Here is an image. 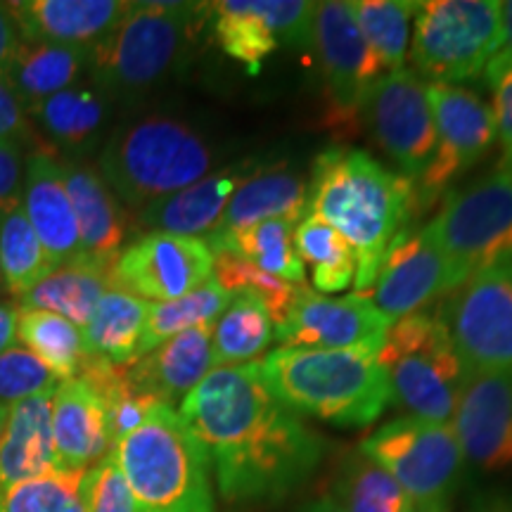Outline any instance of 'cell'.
I'll use <instances>...</instances> for the list:
<instances>
[{"instance_id":"obj_1","label":"cell","mask_w":512,"mask_h":512,"mask_svg":"<svg viewBox=\"0 0 512 512\" xmlns=\"http://www.w3.org/2000/svg\"><path fill=\"white\" fill-rule=\"evenodd\" d=\"M230 503L278 501L313 475L323 441L266 387L259 363L214 368L181 401Z\"/></svg>"},{"instance_id":"obj_2","label":"cell","mask_w":512,"mask_h":512,"mask_svg":"<svg viewBox=\"0 0 512 512\" xmlns=\"http://www.w3.org/2000/svg\"><path fill=\"white\" fill-rule=\"evenodd\" d=\"M311 214L330 223L356 256V294H370L384 252L418 211L415 183L384 169L363 150L330 147L309 183Z\"/></svg>"},{"instance_id":"obj_3","label":"cell","mask_w":512,"mask_h":512,"mask_svg":"<svg viewBox=\"0 0 512 512\" xmlns=\"http://www.w3.org/2000/svg\"><path fill=\"white\" fill-rule=\"evenodd\" d=\"M384 337L347 349L280 347L259 361L266 387L292 413L366 427L392 401L387 373L380 366Z\"/></svg>"},{"instance_id":"obj_4","label":"cell","mask_w":512,"mask_h":512,"mask_svg":"<svg viewBox=\"0 0 512 512\" xmlns=\"http://www.w3.org/2000/svg\"><path fill=\"white\" fill-rule=\"evenodd\" d=\"M209 3H131L110 34L91 48V79L114 102H138L188 64Z\"/></svg>"},{"instance_id":"obj_5","label":"cell","mask_w":512,"mask_h":512,"mask_svg":"<svg viewBox=\"0 0 512 512\" xmlns=\"http://www.w3.org/2000/svg\"><path fill=\"white\" fill-rule=\"evenodd\" d=\"M214 164L216 152L200 128L164 112L114 126L98 157L100 176L136 211L209 176Z\"/></svg>"},{"instance_id":"obj_6","label":"cell","mask_w":512,"mask_h":512,"mask_svg":"<svg viewBox=\"0 0 512 512\" xmlns=\"http://www.w3.org/2000/svg\"><path fill=\"white\" fill-rule=\"evenodd\" d=\"M110 453L147 512H216L207 451L169 403H159Z\"/></svg>"},{"instance_id":"obj_7","label":"cell","mask_w":512,"mask_h":512,"mask_svg":"<svg viewBox=\"0 0 512 512\" xmlns=\"http://www.w3.org/2000/svg\"><path fill=\"white\" fill-rule=\"evenodd\" d=\"M377 358L392 387V401L413 418L451 422L470 375L444 316L415 311L394 320Z\"/></svg>"},{"instance_id":"obj_8","label":"cell","mask_w":512,"mask_h":512,"mask_svg":"<svg viewBox=\"0 0 512 512\" xmlns=\"http://www.w3.org/2000/svg\"><path fill=\"white\" fill-rule=\"evenodd\" d=\"M446 261V287L512 261V174L498 169L484 181L453 192L437 219L427 223Z\"/></svg>"},{"instance_id":"obj_9","label":"cell","mask_w":512,"mask_h":512,"mask_svg":"<svg viewBox=\"0 0 512 512\" xmlns=\"http://www.w3.org/2000/svg\"><path fill=\"white\" fill-rule=\"evenodd\" d=\"M503 48V3L425 0L413 17L411 60L432 83L456 86L482 76Z\"/></svg>"},{"instance_id":"obj_10","label":"cell","mask_w":512,"mask_h":512,"mask_svg":"<svg viewBox=\"0 0 512 512\" xmlns=\"http://www.w3.org/2000/svg\"><path fill=\"white\" fill-rule=\"evenodd\" d=\"M361 453L392 475L415 508L448 505L458 486L465 456L448 422L413 415L396 418L370 434Z\"/></svg>"},{"instance_id":"obj_11","label":"cell","mask_w":512,"mask_h":512,"mask_svg":"<svg viewBox=\"0 0 512 512\" xmlns=\"http://www.w3.org/2000/svg\"><path fill=\"white\" fill-rule=\"evenodd\" d=\"M444 320L467 375H512V261L456 290Z\"/></svg>"},{"instance_id":"obj_12","label":"cell","mask_w":512,"mask_h":512,"mask_svg":"<svg viewBox=\"0 0 512 512\" xmlns=\"http://www.w3.org/2000/svg\"><path fill=\"white\" fill-rule=\"evenodd\" d=\"M384 152L399 164L403 176L415 183L425 174L437 147V128L427 86L411 69L382 74L368 88L358 110Z\"/></svg>"},{"instance_id":"obj_13","label":"cell","mask_w":512,"mask_h":512,"mask_svg":"<svg viewBox=\"0 0 512 512\" xmlns=\"http://www.w3.org/2000/svg\"><path fill=\"white\" fill-rule=\"evenodd\" d=\"M311 50L323 69L328 88V124L347 136L358 126V110L368 88L384 74V67L358 29L349 3H316Z\"/></svg>"},{"instance_id":"obj_14","label":"cell","mask_w":512,"mask_h":512,"mask_svg":"<svg viewBox=\"0 0 512 512\" xmlns=\"http://www.w3.org/2000/svg\"><path fill=\"white\" fill-rule=\"evenodd\" d=\"M437 147L418 178V211L437 200L448 185L475 166L496 140L494 112L475 91L463 86L430 83L427 86Z\"/></svg>"},{"instance_id":"obj_15","label":"cell","mask_w":512,"mask_h":512,"mask_svg":"<svg viewBox=\"0 0 512 512\" xmlns=\"http://www.w3.org/2000/svg\"><path fill=\"white\" fill-rule=\"evenodd\" d=\"M211 266L214 254L207 240L150 230L121 249L112 283L150 304L174 302L207 283Z\"/></svg>"},{"instance_id":"obj_16","label":"cell","mask_w":512,"mask_h":512,"mask_svg":"<svg viewBox=\"0 0 512 512\" xmlns=\"http://www.w3.org/2000/svg\"><path fill=\"white\" fill-rule=\"evenodd\" d=\"M392 325L366 294L330 297L304 285L292 309L275 323L273 339L290 349H347L384 337Z\"/></svg>"},{"instance_id":"obj_17","label":"cell","mask_w":512,"mask_h":512,"mask_svg":"<svg viewBox=\"0 0 512 512\" xmlns=\"http://www.w3.org/2000/svg\"><path fill=\"white\" fill-rule=\"evenodd\" d=\"M451 430L467 463L486 472L512 465V375H470L458 406L453 411Z\"/></svg>"},{"instance_id":"obj_18","label":"cell","mask_w":512,"mask_h":512,"mask_svg":"<svg viewBox=\"0 0 512 512\" xmlns=\"http://www.w3.org/2000/svg\"><path fill=\"white\" fill-rule=\"evenodd\" d=\"M448 292L446 261L427 226L403 228L384 252L373 285V304L384 316L399 320L420 311L437 294Z\"/></svg>"},{"instance_id":"obj_19","label":"cell","mask_w":512,"mask_h":512,"mask_svg":"<svg viewBox=\"0 0 512 512\" xmlns=\"http://www.w3.org/2000/svg\"><path fill=\"white\" fill-rule=\"evenodd\" d=\"M114 100L91 79L55 93L29 112L38 143L60 159H86L112 133Z\"/></svg>"},{"instance_id":"obj_20","label":"cell","mask_w":512,"mask_h":512,"mask_svg":"<svg viewBox=\"0 0 512 512\" xmlns=\"http://www.w3.org/2000/svg\"><path fill=\"white\" fill-rule=\"evenodd\" d=\"M22 209L41 240L50 266L72 264L79 259V226L64 188L60 157L46 145L34 147L24 162Z\"/></svg>"},{"instance_id":"obj_21","label":"cell","mask_w":512,"mask_h":512,"mask_svg":"<svg viewBox=\"0 0 512 512\" xmlns=\"http://www.w3.org/2000/svg\"><path fill=\"white\" fill-rule=\"evenodd\" d=\"M60 164L64 188L79 226V259L112 268L124 249L131 219L100 171L86 159H60Z\"/></svg>"},{"instance_id":"obj_22","label":"cell","mask_w":512,"mask_h":512,"mask_svg":"<svg viewBox=\"0 0 512 512\" xmlns=\"http://www.w3.org/2000/svg\"><path fill=\"white\" fill-rule=\"evenodd\" d=\"M24 41L93 48L126 15L121 0H22L5 3Z\"/></svg>"},{"instance_id":"obj_23","label":"cell","mask_w":512,"mask_h":512,"mask_svg":"<svg viewBox=\"0 0 512 512\" xmlns=\"http://www.w3.org/2000/svg\"><path fill=\"white\" fill-rule=\"evenodd\" d=\"M57 467L91 470L112 451L107 415L100 396L81 377L57 384L50 403Z\"/></svg>"},{"instance_id":"obj_24","label":"cell","mask_w":512,"mask_h":512,"mask_svg":"<svg viewBox=\"0 0 512 512\" xmlns=\"http://www.w3.org/2000/svg\"><path fill=\"white\" fill-rule=\"evenodd\" d=\"M214 325H200L166 339L150 354L128 363V373L145 394L174 406L216 368L211 347Z\"/></svg>"},{"instance_id":"obj_25","label":"cell","mask_w":512,"mask_h":512,"mask_svg":"<svg viewBox=\"0 0 512 512\" xmlns=\"http://www.w3.org/2000/svg\"><path fill=\"white\" fill-rule=\"evenodd\" d=\"M245 181L240 166H228L223 171L200 178L188 188L152 202L138 211L140 226L157 233L185 235V238H209L223 219L233 192Z\"/></svg>"},{"instance_id":"obj_26","label":"cell","mask_w":512,"mask_h":512,"mask_svg":"<svg viewBox=\"0 0 512 512\" xmlns=\"http://www.w3.org/2000/svg\"><path fill=\"white\" fill-rule=\"evenodd\" d=\"M53 392L17 401L8 408L3 439H0V496L19 482L55 470L50 403Z\"/></svg>"},{"instance_id":"obj_27","label":"cell","mask_w":512,"mask_h":512,"mask_svg":"<svg viewBox=\"0 0 512 512\" xmlns=\"http://www.w3.org/2000/svg\"><path fill=\"white\" fill-rule=\"evenodd\" d=\"M309 214V185L304 178L294 171L273 169L266 174L249 176L240 183L214 233H230V230L254 226L268 219L302 223Z\"/></svg>"},{"instance_id":"obj_28","label":"cell","mask_w":512,"mask_h":512,"mask_svg":"<svg viewBox=\"0 0 512 512\" xmlns=\"http://www.w3.org/2000/svg\"><path fill=\"white\" fill-rule=\"evenodd\" d=\"M88 69H91V48L22 41L5 79L10 81L12 91L17 93L27 112H31L43 100L86 79Z\"/></svg>"},{"instance_id":"obj_29","label":"cell","mask_w":512,"mask_h":512,"mask_svg":"<svg viewBox=\"0 0 512 512\" xmlns=\"http://www.w3.org/2000/svg\"><path fill=\"white\" fill-rule=\"evenodd\" d=\"M112 268L76 259L72 264L55 266L46 278L19 297V309L50 311L83 328L102 294L112 290Z\"/></svg>"},{"instance_id":"obj_30","label":"cell","mask_w":512,"mask_h":512,"mask_svg":"<svg viewBox=\"0 0 512 512\" xmlns=\"http://www.w3.org/2000/svg\"><path fill=\"white\" fill-rule=\"evenodd\" d=\"M150 313V302L112 287L102 294L88 323L81 328L86 356L128 366L138 361V347Z\"/></svg>"},{"instance_id":"obj_31","label":"cell","mask_w":512,"mask_h":512,"mask_svg":"<svg viewBox=\"0 0 512 512\" xmlns=\"http://www.w3.org/2000/svg\"><path fill=\"white\" fill-rule=\"evenodd\" d=\"M211 252H233L261 271L292 285H304V264L294 247V223L268 219L254 226L214 233L207 238Z\"/></svg>"},{"instance_id":"obj_32","label":"cell","mask_w":512,"mask_h":512,"mask_svg":"<svg viewBox=\"0 0 512 512\" xmlns=\"http://www.w3.org/2000/svg\"><path fill=\"white\" fill-rule=\"evenodd\" d=\"M76 377L91 384L93 392L100 396L112 446L140 427V422L162 403L155 396L138 389V384L128 373V366H117V363L105 361V358L86 356Z\"/></svg>"},{"instance_id":"obj_33","label":"cell","mask_w":512,"mask_h":512,"mask_svg":"<svg viewBox=\"0 0 512 512\" xmlns=\"http://www.w3.org/2000/svg\"><path fill=\"white\" fill-rule=\"evenodd\" d=\"M273 335L275 323L266 306L259 299L240 294L221 313L211 332L216 368L254 363L256 356L271 347Z\"/></svg>"},{"instance_id":"obj_34","label":"cell","mask_w":512,"mask_h":512,"mask_svg":"<svg viewBox=\"0 0 512 512\" xmlns=\"http://www.w3.org/2000/svg\"><path fill=\"white\" fill-rule=\"evenodd\" d=\"M233 299V294H228L214 278H209L207 283L181 299L150 304L143 339H140L138 347V358L150 354L166 339L181 335V332L200 328V325H214Z\"/></svg>"},{"instance_id":"obj_35","label":"cell","mask_w":512,"mask_h":512,"mask_svg":"<svg viewBox=\"0 0 512 512\" xmlns=\"http://www.w3.org/2000/svg\"><path fill=\"white\" fill-rule=\"evenodd\" d=\"M209 5L211 27L223 53L245 64L252 74L259 72L266 57L278 50L280 41L256 10V0H223Z\"/></svg>"},{"instance_id":"obj_36","label":"cell","mask_w":512,"mask_h":512,"mask_svg":"<svg viewBox=\"0 0 512 512\" xmlns=\"http://www.w3.org/2000/svg\"><path fill=\"white\" fill-rule=\"evenodd\" d=\"M294 247H297L302 264L311 266V278L316 290L325 294H339L354 283L356 256L349 242L337 233L330 223L309 214L294 230Z\"/></svg>"},{"instance_id":"obj_37","label":"cell","mask_w":512,"mask_h":512,"mask_svg":"<svg viewBox=\"0 0 512 512\" xmlns=\"http://www.w3.org/2000/svg\"><path fill=\"white\" fill-rule=\"evenodd\" d=\"M17 337L60 380H72V377L79 375L86 351H83L81 328H76L67 318L50 311L19 309Z\"/></svg>"},{"instance_id":"obj_38","label":"cell","mask_w":512,"mask_h":512,"mask_svg":"<svg viewBox=\"0 0 512 512\" xmlns=\"http://www.w3.org/2000/svg\"><path fill=\"white\" fill-rule=\"evenodd\" d=\"M335 503L344 512H413L415 505L399 482L366 453L344 463L335 484Z\"/></svg>"},{"instance_id":"obj_39","label":"cell","mask_w":512,"mask_h":512,"mask_svg":"<svg viewBox=\"0 0 512 512\" xmlns=\"http://www.w3.org/2000/svg\"><path fill=\"white\" fill-rule=\"evenodd\" d=\"M363 38L389 72H401L411 41V22L418 3L408 0H356L349 3Z\"/></svg>"},{"instance_id":"obj_40","label":"cell","mask_w":512,"mask_h":512,"mask_svg":"<svg viewBox=\"0 0 512 512\" xmlns=\"http://www.w3.org/2000/svg\"><path fill=\"white\" fill-rule=\"evenodd\" d=\"M0 271L8 292L17 299L53 271L22 204L0 214Z\"/></svg>"},{"instance_id":"obj_41","label":"cell","mask_w":512,"mask_h":512,"mask_svg":"<svg viewBox=\"0 0 512 512\" xmlns=\"http://www.w3.org/2000/svg\"><path fill=\"white\" fill-rule=\"evenodd\" d=\"M88 470H55L19 482L0 496V512H88Z\"/></svg>"},{"instance_id":"obj_42","label":"cell","mask_w":512,"mask_h":512,"mask_svg":"<svg viewBox=\"0 0 512 512\" xmlns=\"http://www.w3.org/2000/svg\"><path fill=\"white\" fill-rule=\"evenodd\" d=\"M214 254V266H211V278L219 283L223 290L233 297L247 294V297L259 299L271 313L273 323H280L285 313L292 309L294 299L304 285H292L275 275L261 271L252 261L242 259L233 252H211Z\"/></svg>"},{"instance_id":"obj_43","label":"cell","mask_w":512,"mask_h":512,"mask_svg":"<svg viewBox=\"0 0 512 512\" xmlns=\"http://www.w3.org/2000/svg\"><path fill=\"white\" fill-rule=\"evenodd\" d=\"M60 382V377L27 347L12 344L0 354V403L3 406L53 392Z\"/></svg>"},{"instance_id":"obj_44","label":"cell","mask_w":512,"mask_h":512,"mask_svg":"<svg viewBox=\"0 0 512 512\" xmlns=\"http://www.w3.org/2000/svg\"><path fill=\"white\" fill-rule=\"evenodd\" d=\"M86 508L88 512H147L128 489L112 453L88 470Z\"/></svg>"},{"instance_id":"obj_45","label":"cell","mask_w":512,"mask_h":512,"mask_svg":"<svg viewBox=\"0 0 512 512\" xmlns=\"http://www.w3.org/2000/svg\"><path fill=\"white\" fill-rule=\"evenodd\" d=\"M486 81L494 93V124L496 136L503 147L501 169L512 174V55L498 53L486 67Z\"/></svg>"},{"instance_id":"obj_46","label":"cell","mask_w":512,"mask_h":512,"mask_svg":"<svg viewBox=\"0 0 512 512\" xmlns=\"http://www.w3.org/2000/svg\"><path fill=\"white\" fill-rule=\"evenodd\" d=\"M31 140H38V136L29 119L27 107L12 91L10 81L0 76V143H19L27 147L31 145Z\"/></svg>"},{"instance_id":"obj_47","label":"cell","mask_w":512,"mask_h":512,"mask_svg":"<svg viewBox=\"0 0 512 512\" xmlns=\"http://www.w3.org/2000/svg\"><path fill=\"white\" fill-rule=\"evenodd\" d=\"M24 145L0 143V214L22 204Z\"/></svg>"},{"instance_id":"obj_48","label":"cell","mask_w":512,"mask_h":512,"mask_svg":"<svg viewBox=\"0 0 512 512\" xmlns=\"http://www.w3.org/2000/svg\"><path fill=\"white\" fill-rule=\"evenodd\" d=\"M22 31H19L15 17L10 15L8 5L0 3V76H8L10 64L15 60L19 46H22Z\"/></svg>"},{"instance_id":"obj_49","label":"cell","mask_w":512,"mask_h":512,"mask_svg":"<svg viewBox=\"0 0 512 512\" xmlns=\"http://www.w3.org/2000/svg\"><path fill=\"white\" fill-rule=\"evenodd\" d=\"M17 313H19V309L15 304H0V354L15 344Z\"/></svg>"},{"instance_id":"obj_50","label":"cell","mask_w":512,"mask_h":512,"mask_svg":"<svg viewBox=\"0 0 512 512\" xmlns=\"http://www.w3.org/2000/svg\"><path fill=\"white\" fill-rule=\"evenodd\" d=\"M501 53L512 55V0L503 3V48Z\"/></svg>"},{"instance_id":"obj_51","label":"cell","mask_w":512,"mask_h":512,"mask_svg":"<svg viewBox=\"0 0 512 512\" xmlns=\"http://www.w3.org/2000/svg\"><path fill=\"white\" fill-rule=\"evenodd\" d=\"M309 512H344V510L335 503V498L323 496V498H318V501L311 503Z\"/></svg>"},{"instance_id":"obj_52","label":"cell","mask_w":512,"mask_h":512,"mask_svg":"<svg viewBox=\"0 0 512 512\" xmlns=\"http://www.w3.org/2000/svg\"><path fill=\"white\" fill-rule=\"evenodd\" d=\"M8 408H10V406H3V403H0V439H3L5 420H8Z\"/></svg>"},{"instance_id":"obj_53","label":"cell","mask_w":512,"mask_h":512,"mask_svg":"<svg viewBox=\"0 0 512 512\" xmlns=\"http://www.w3.org/2000/svg\"><path fill=\"white\" fill-rule=\"evenodd\" d=\"M413 512H448V505H427V508H415Z\"/></svg>"},{"instance_id":"obj_54","label":"cell","mask_w":512,"mask_h":512,"mask_svg":"<svg viewBox=\"0 0 512 512\" xmlns=\"http://www.w3.org/2000/svg\"><path fill=\"white\" fill-rule=\"evenodd\" d=\"M8 292V287H5V280H3V271H0V294Z\"/></svg>"}]
</instances>
